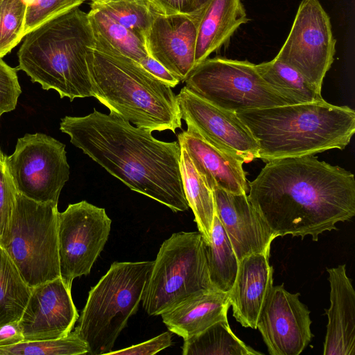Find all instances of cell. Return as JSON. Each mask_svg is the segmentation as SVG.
Returning <instances> with one entry per match:
<instances>
[{"mask_svg":"<svg viewBox=\"0 0 355 355\" xmlns=\"http://www.w3.org/2000/svg\"><path fill=\"white\" fill-rule=\"evenodd\" d=\"M248 187L250 202L275 238L317 241L355 214L354 174L313 155L270 161Z\"/></svg>","mask_w":355,"mask_h":355,"instance_id":"6da1fadb","label":"cell"},{"mask_svg":"<svg viewBox=\"0 0 355 355\" xmlns=\"http://www.w3.org/2000/svg\"><path fill=\"white\" fill-rule=\"evenodd\" d=\"M60 130L70 141L131 190L174 212L189 209L180 173L178 141L157 139L114 112L94 109L84 116H66Z\"/></svg>","mask_w":355,"mask_h":355,"instance_id":"7a4b0ae2","label":"cell"},{"mask_svg":"<svg viewBox=\"0 0 355 355\" xmlns=\"http://www.w3.org/2000/svg\"><path fill=\"white\" fill-rule=\"evenodd\" d=\"M264 162L344 149L355 132V112L327 101L239 110Z\"/></svg>","mask_w":355,"mask_h":355,"instance_id":"3957f363","label":"cell"},{"mask_svg":"<svg viewBox=\"0 0 355 355\" xmlns=\"http://www.w3.org/2000/svg\"><path fill=\"white\" fill-rule=\"evenodd\" d=\"M19 69L61 98L94 97L87 53L95 39L88 14L76 7L45 21L25 36Z\"/></svg>","mask_w":355,"mask_h":355,"instance_id":"277c9868","label":"cell"},{"mask_svg":"<svg viewBox=\"0 0 355 355\" xmlns=\"http://www.w3.org/2000/svg\"><path fill=\"white\" fill-rule=\"evenodd\" d=\"M94 98L135 126L150 131L182 128L177 95L168 84L119 53L95 46L87 53Z\"/></svg>","mask_w":355,"mask_h":355,"instance_id":"5b68a950","label":"cell"},{"mask_svg":"<svg viewBox=\"0 0 355 355\" xmlns=\"http://www.w3.org/2000/svg\"><path fill=\"white\" fill-rule=\"evenodd\" d=\"M153 261H115L89 292L75 331L89 354H108L141 302Z\"/></svg>","mask_w":355,"mask_h":355,"instance_id":"8992f818","label":"cell"},{"mask_svg":"<svg viewBox=\"0 0 355 355\" xmlns=\"http://www.w3.org/2000/svg\"><path fill=\"white\" fill-rule=\"evenodd\" d=\"M213 290L216 289L209 278L203 236L199 232H180L162 244L142 305L149 315H158L191 297Z\"/></svg>","mask_w":355,"mask_h":355,"instance_id":"52a82bcc","label":"cell"},{"mask_svg":"<svg viewBox=\"0 0 355 355\" xmlns=\"http://www.w3.org/2000/svg\"><path fill=\"white\" fill-rule=\"evenodd\" d=\"M58 203L38 202L17 193L7 234L0 244L33 288L60 277Z\"/></svg>","mask_w":355,"mask_h":355,"instance_id":"ba28073f","label":"cell"},{"mask_svg":"<svg viewBox=\"0 0 355 355\" xmlns=\"http://www.w3.org/2000/svg\"><path fill=\"white\" fill-rule=\"evenodd\" d=\"M184 83L200 98L234 112L298 103L268 84L256 64L248 60L207 58L195 66Z\"/></svg>","mask_w":355,"mask_h":355,"instance_id":"9c48e42d","label":"cell"},{"mask_svg":"<svg viewBox=\"0 0 355 355\" xmlns=\"http://www.w3.org/2000/svg\"><path fill=\"white\" fill-rule=\"evenodd\" d=\"M5 164L17 193L38 202H58L69 178L65 145L43 133L26 134Z\"/></svg>","mask_w":355,"mask_h":355,"instance_id":"30bf717a","label":"cell"},{"mask_svg":"<svg viewBox=\"0 0 355 355\" xmlns=\"http://www.w3.org/2000/svg\"><path fill=\"white\" fill-rule=\"evenodd\" d=\"M111 223L105 209L85 200L58 212L60 272L67 286L90 272L108 239Z\"/></svg>","mask_w":355,"mask_h":355,"instance_id":"8fae6325","label":"cell"},{"mask_svg":"<svg viewBox=\"0 0 355 355\" xmlns=\"http://www.w3.org/2000/svg\"><path fill=\"white\" fill-rule=\"evenodd\" d=\"M330 18L318 0H302L288 35L275 56L322 89L336 53Z\"/></svg>","mask_w":355,"mask_h":355,"instance_id":"7c38bea8","label":"cell"},{"mask_svg":"<svg viewBox=\"0 0 355 355\" xmlns=\"http://www.w3.org/2000/svg\"><path fill=\"white\" fill-rule=\"evenodd\" d=\"M181 119L187 130L243 163L259 157V146L236 112L200 98L185 86L177 95Z\"/></svg>","mask_w":355,"mask_h":355,"instance_id":"4fadbf2b","label":"cell"},{"mask_svg":"<svg viewBox=\"0 0 355 355\" xmlns=\"http://www.w3.org/2000/svg\"><path fill=\"white\" fill-rule=\"evenodd\" d=\"M284 284L272 286L257 324L271 355H299L313 337L310 311Z\"/></svg>","mask_w":355,"mask_h":355,"instance_id":"5bb4252c","label":"cell"},{"mask_svg":"<svg viewBox=\"0 0 355 355\" xmlns=\"http://www.w3.org/2000/svg\"><path fill=\"white\" fill-rule=\"evenodd\" d=\"M71 288L61 277L32 288L19 321L24 340L56 339L71 331L79 315Z\"/></svg>","mask_w":355,"mask_h":355,"instance_id":"9a60e30c","label":"cell"},{"mask_svg":"<svg viewBox=\"0 0 355 355\" xmlns=\"http://www.w3.org/2000/svg\"><path fill=\"white\" fill-rule=\"evenodd\" d=\"M202 12H158L145 38L148 55L182 82L195 67L197 32Z\"/></svg>","mask_w":355,"mask_h":355,"instance_id":"2e32d148","label":"cell"},{"mask_svg":"<svg viewBox=\"0 0 355 355\" xmlns=\"http://www.w3.org/2000/svg\"><path fill=\"white\" fill-rule=\"evenodd\" d=\"M212 191L216 215L239 261L252 254H270L275 237L250 202L247 193H232L216 187Z\"/></svg>","mask_w":355,"mask_h":355,"instance_id":"e0dca14e","label":"cell"},{"mask_svg":"<svg viewBox=\"0 0 355 355\" xmlns=\"http://www.w3.org/2000/svg\"><path fill=\"white\" fill-rule=\"evenodd\" d=\"M268 253H255L243 257L236 277L228 292L233 316L244 327L257 329L263 304L273 283V268Z\"/></svg>","mask_w":355,"mask_h":355,"instance_id":"ac0fdd59","label":"cell"},{"mask_svg":"<svg viewBox=\"0 0 355 355\" xmlns=\"http://www.w3.org/2000/svg\"><path fill=\"white\" fill-rule=\"evenodd\" d=\"M178 140L211 190L216 187L232 193H248L249 187L242 161L214 147L189 130L180 133Z\"/></svg>","mask_w":355,"mask_h":355,"instance_id":"d6986e66","label":"cell"},{"mask_svg":"<svg viewBox=\"0 0 355 355\" xmlns=\"http://www.w3.org/2000/svg\"><path fill=\"white\" fill-rule=\"evenodd\" d=\"M330 284V307L323 346L324 355L355 354V291L345 264L327 268Z\"/></svg>","mask_w":355,"mask_h":355,"instance_id":"ffe728a7","label":"cell"},{"mask_svg":"<svg viewBox=\"0 0 355 355\" xmlns=\"http://www.w3.org/2000/svg\"><path fill=\"white\" fill-rule=\"evenodd\" d=\"M230 306L228 293L213 290L191 297L160 315L171 332L187 340L227 320Z\"/></svg>","mask_w":355,"mask_h":355,"instance_id":"44dd1931","label":"cell"},{"mask_svg":"<svg viewBox=\"0 0 355 355\" xmlns=\"http://www.w3.org/2000/svg\"><path fill=\"white\" fill-rule=\"evenodd\" d=\"M243 1L211 0L209 2L198 27L195 66L227 44L236 31L249 21Z\"/></svg>","mask_w":355,"mask_h":355,"instance_id":"7402d4cb","label":"cell"},{"mask_svg":"<svg viewBox=\"0 0 355 355\" xmlns=\"http://www.w3.org/2000/svg\"><path fill=\"white\" fill-rule=\"evenodd\" d=\"M180 147V168L184 195L198 232L208 245L216 214L213 191L196 170L185 148Z\"/></svg>","mask_w":355,"mask_h":355,"instance_id":"603a6c76","label":"cell"},{"mask_svg":"<svg viewBox=\"0 0 355 355\" xmlns=\"http://www.w3.org/2000/svg\"><path fill=\"white\" fill-rule=\"evenodd\" d=\"M95 46L107 49L138 63L148 55L145 42L103 11L87 12Z\"/></svg>","mask_w":355,"mask_h":355,"instance_id":"cb8c5ba5","label":"cell"},{"mask_svg":"<svg viewBox=\"0 0 355 355\" xmlns=\"http://www.w3.org/2000/svg\"><path fill=\"white\" fill-rule=\"evenodd\" d=\"M210 281L215 289L228 293L232 288L239 261L218 216H214L210 243L206 245Z\"/></svg>","mask_w":355,"mask_h":355,"instance_id":"d4e9b609","label":"cell"},{"mask_svg":"<svg viewBox=\"0 0 355 355\" xmlns=\"http://www.w3.org/2000/svg\"><path fill=\"white\" fill-rule=\"evenodd\" d=\"M31 291L11 258L0 247V327L19 321Z\"/></svg>","mask_w":355,"mask_h":355,"instance_id":"484cf974","label":"cell"},{"mask_svg":"<svg viewBox=\"0 0 355 355\" xmlns=\"http://www.w3.org/2000/svg\"><path fill=\"white\" fill-rule=\"evenodd\" d=\"M184 355H260L231 330L228 320H220L200 334L184 340Z\"/></svg>","mask_w":355,"mask_h":355,"instance_id":"4316f807","label":"cell"},{"mask_svg":"<svg viewBox=\"0 0 355 355\" xmlns=\"http://www.w3.org/2000/svg\"><path fill=\"white\" fill-rule=\"evenodd\" d=\"M91 8L98 9L145 42L158 12L150 0H93Z\"/></svg>","mask_w":355,"mask_h":355,"instance_id":"83f0119b","label":"cell"},{"mask_svg":"<svg viewBox=\"0 0 355 355\" xmlns=\"http://www.w3.org/2000/svg\"><path fill=\"white\" fill-rule=\"evenodd\" d=\"M261 77L271 86L292 96L298 103L324 101L321 89L308 81L299 71L275 58L256 64Z\"/></svg>","mask_w":355,"mask_h":355,"instance_id":"f1b7e54d","label":"cell"},{"mask_svg":"<svg viewBox=\"0 0 355 355\" xmlns=\"http://www.w3.org/2000/svg\"><path fill=\"white\" fill-rule=\"evenodd\" d=\"M87 344L74 331L49 340H23L0 347V355H78L89 353Z\"/></svg>","mask_w":355,"mask_h":355,"instance_id":"f546056e","label":"cell"},{"mask_svg":"<svg viewBox=\"0 0 355 355\" xmlns=\"http://www.w3.org/2000/svg\"><path fill=\"white\" fill-rule=\"evenodd\" d=\"M27 0L0 1V58L6 55L24 36Z\"/></svg>","mask_w":355,"mask_h":355,"instance_id":"4dcf8cb0","label":"cell"},{"mask_svg":"<svg viewBox=\"0 0 355 355\" xmlns=\"http://www.w3.org/2000/svg\"><path fill=\"white\" fill-rule=\"evenodd\" d=\"M86 0H27L24 36L57 15L79 7Z\"/></svg>","mask_w":355,"mask_h":355,"instance_id":"1f68e13d","label":"cell"},{"mask_svg":"<svg viewBox=\"0 0 355 355\" xmlns=\"http://www.w3.org/2000/svg\"><path fill=\"white\" fill-rule=\"evenodd\" d=\"M17 190L0 150V244L6 236L15 205Z\"/></svg>","mask_w":355,"mask_h":355,"instance_id":"d6a6232c","label":"cell"},{"mask_svg":"<svg viewBox=\"0 0 355 355\" xmlns=\"http://www.w3.org/2000/svg\"><path fill=\"white\" fill-rule=\"evenodd\" d=\"M17 70L0 58V114L15 110L17 104L21 90Z\"/></svg>","mask_w":355,"mask_h":355,"instance_id":"836d02e7","label":"cell"},{"mask_svg":"<svg viewBox=\"0 0 355 355\" xmlns=\"http://www.w3.org/2000/svg\"><path fill=\"white\" fill-rule=\"evenodd\" d=\"M172 343V334L169 331L130 347L112 350L108 354L118 355H153L169 347Z\"/></svg>","mask_w":355,"mask_h":355,"instance_id":"e575fe53","label":"cell"},{"mask_svg":"<svg viewBox=\"0 0 355 355\" xmlns=\"http://www.w3.org/2000/svg\"><path fill=\"white\" fill-rule=\"evenodd\" d=\"M162 13L196 14L194 0H150Z\"/></svg>","mask_w":355,"mask_h":355,"instance_id":"d590c367","label":"cell"},{"mask_svg":"<svg viewBox=\"0 0 355 355\" xmlns=\"http://www.w3.org/2000/svg\"><path fill=\"white\" fill-rule=\"evenodd\" d=\"M141 67L156 78L175 87L180 81L167 70L161 63L148 55L139 63Z\"/></svg>","mask_w":355,"mask_h":355,"instance_id":"8d00e7d4","label":"cell"},{"mask_svg":"<svg viewBox=\"0 0 355 355\" xmlns=\"http://www.w3.org/2000/svg\"><path fill=\"white\" fill-rule=\"evenodd\" d=\"M24 340L19 322H12L0 327V347L19 343Z\"/></svg>","mask_w":355,"mask_h":355,"instance_id":"74e56055","label":"cell"},{"mask_svg":"<svg viewBox=\"0 0 355 355\" xmlns=\"http://www.w3.org/2000/svg\"><path fill=\"white\" fill-rule=\"evenodd\" d=\"M211 0H194L197 12H201L204 10Z\"/></svg>","mask_w":355,"mask_h":355,"instance_id":"f35d334b","label":"cell"},{"mask_svg":"<svg viewBox=\"0 0 355 355\" xmlns=\"http://www.w3.org/2000/svg\"><path fill=\"white\" fill-rule=\"evenodd\" d=\"M1 116V114H0V116Z\"/></svg>","mask_w":355,"mask_h":355,"instance_id":"ab89813d","label":"cell"},{"mask_svg":"<svg viewBox=\"0 0 355 355\" xmlns=\"http://www.w3.org/2000/svg\"><path fill=\"white\" fill-rule=\"evenodd\" d=\"M93 1V0H91V1Z\"/></svg>","mask_w":355,"mask_h":355,"instance_id":"60d3db41","label":"cell"},{"mask_svg":"<svg viewBox=\"0 0 355 355\" xmlns=\"http://www.w3.org/2000/svg\"><path fill=\"white\" fill-rule=\"evenodd\" d=\"M1 1V0H0Z\"/></svg>","mask_w":355,"mask_h":355,"instance_id":"b9f144b4","label":"cell"}]
</instances>
